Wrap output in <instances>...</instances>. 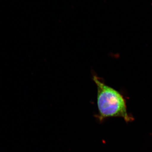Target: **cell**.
I'll return each mask as SVG.
<instances>
[{
    "label": "cell",
    "instance_id": "obj_1",
    "mask_svg": "<svg viewBox=\"0 0 152 152\" xmlns=\"http://www.w3.org/2000/svg\"><path fill=\"white\" fill-rule=\"evenodd\" d=\"M93 80L97 89V104L99 113L96 118L102 122L111 117H121L126 122L132 121L134 118L129 115L126 105L122 95L115 89L105 84L96 75Z\"/></svg>",
    "mask_w": 152,
    "mask_h": 152
}]
</instances>
